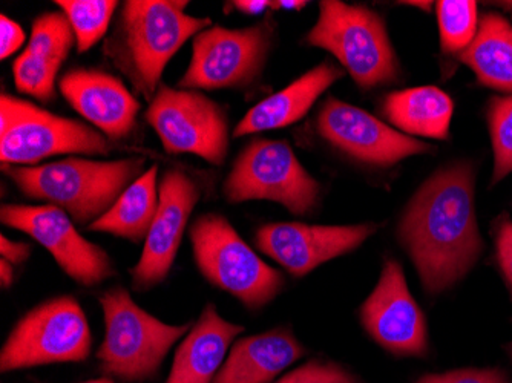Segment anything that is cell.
Listing matches in <instances>:
<instances>
[{
    "label": "cell",
    "instance_id": "cell-1",
    "mask_svg": "<svg viewBox=\"0 0 512 383\" xmlns=\"http://www.w3.org/2000/svg\"><path fill=\"white\" fill-rule=\"evenodd\" d=\"M428 293H442L467 275L483 250L468 163L444 167L414 195L399 227Z\"/></svg>",
    "mask_w": 512,
    "mask_h": 383
},
{
    "label": "cell",
    "instance_id": "cell-2",
    "mask_svg": "<svg viewBox=\"0 0 512 383\" xmlns=\"http://www.w3.org/2000/svg\"><path fill=\"white\" fill-rule=\"evenodd\" d=\"M189 2L128 0L103 45L105 56L149 103L161 77L184 43L211 28L207 17L189 16Z\"/></svg>",
    "mask_w": 512,
    "mask_h": 383
},
{
    "label": "cell",
    "instance_id": "cell-3",
    "mask_svg": "<svg viewBox=\"0 0 512 383\" xmlns=\"http://www.w3.org/2000/svg\"><path fill=\"white\" fill-rule=\"evenodd\" d=\"M145 158L94 161L65 158L37 166H2L25 197L60 207L80 226L103 217L142 177Z\"/></svg>",
    "mask_w": 512,
    "mask_h": 383
},
{
    "label": "cell",
    "instance_id": "cell-4",
    "mask_svg": "<svg viewBox=\"0 0 512 383\" xmlns=\"http://www.w3.org/2000/svg\"><path fill=\"white\" fill-rule=\"evenodd\" d=\"M105 339L97 350L105 377L140 383L154 379L171 348L191 325H171L135 304L128 290L114 287L100 296Z\"/></svg>",
    "mask_w": 512,
    "mask_h": 383
},
{
    "label": "cell",
    "instance_id": "cell-5",
    "mask_svg": "<svg viewBox=\"0 0 512 383\" xmlns=\"http://www.w3.org/2000/svg\"><path fill=\"white\" fill-rule=\"evenodd\" d=\"M189 236L203 278L250 311H260L283 292V273L256 255L223 215H201L192 224Z\"/></svg>",
    "mask_w": 512,
    "mask_h": 383
},
{
    "label": "cell",
    "instance_id": "cell-6",
    "mask_svg": "<svg viewBox=\"0 0 512 383\" xmlns=\"http://www.w3.org/2000/svg\"><path fill=\"white\" fill-rule=\"evenodd\" d=\"M306 42L329 51L362 89L388 85L398 77V62L378 14L338 0H322Z\"/></svg>",
    "mask_w": 512,
    "mask_h": 383
},
{
    "label": "cell",
    "instance_id": "cell-7",
    "mask_svg": "<svg viewBox=\"0 0 512 383\" xmlns=\"http://www.w3.org/2000/svg\"><path fill=\"white\" fill-rule=\"evenodd\" d=\"M111 151V140L94 126L51 114L34 103L2 92V166H37L54 155H109Z\"/></svg>",
    "mask_w": 512,
    "mask_h": 383
},
{
    "label": "cell",
    "instance_id": "cell-8",
    "mask_svg": "<svg viewBox=\"0 0 512 383\" xmlns=\"http://www.w3.org/2000/svg\"><path fill=\"white\" fill-rule=\"evenodd\" d=\"M92 334L82 305L74 296L48 299L14 325L0 351V371L88 361Z\"/></svg>",
    "mask_w": 512,
    "mask_h": 383
},
{
    "label": "cell",
    "instance_id": "cell-9",
    "mask_svg": "<svg viewBox=\"0 0 512 383\" xmlns=\"http://www.w3.org/2000/svg\"><path fill=\"white\" fill-rule=\"evenodd\" d=\"M223 192L229 203L273 201L306 217L318 206L321 186L299 163L289 143L260 138L238 155Z\"/></svg>",
    "mask_w": 512,
    "mask_h": 383
},
{
    "label": "cell",
    "instance_id": "cell-10",
    "mask_svg": "<svg viewBox=\"0 0 512 383\" xmlns=\"http://www.w3.org/2000/svg\"><path fill=\"white\" fill-rule=\"evenodd\" d=\"M169 154H191L223 166L229 151L226 111L194 89L169 88L161 83L145 114Z\"/></svg>",
    "mask_w": 512,
    "mask_h": 383
},
{
    "label": "cell",
    "instance_id": "cell-11",
    "mask_svg": "<svg viewBox=\"0 0 512 383\" xmlns=\"http://www.w3.org/2000/svg\"><path fill=\"white\" fill-rule=\"evenodd\" d=\"M272 36L273 27L267 20L255 27L201 31L192 43L191 63L177 88L215 91L250 85L266 65Z\"/></svg>",
    "mask_w": 512,
    "mask_h": 383
},
{
    "label": "cell",
    "instance_id": "cell-12",
    "mask_svg": "<svg viewBox=\"0 0 512 383\" xmlns=\"http://www.w3.org/2000/svg\"><path fill=\"white\" fill-rule=\"evenodd\" d=\"M0 221L36 239L53 255L57 266L83 287H96L115 275L111 256L83 238L74 221L60 207L4 204Z\"/></svg>",
    "mask_w": 512,
    "mask_h": 383
},
{
    "label": "cell",
    "instance_id": "cell-13",
    "mask_svg": "<svg viewBox=\"0 0 512 383\" xmlns=\"http://www.w3.org/2000/svg\"><path fill=\"white\" fill-rule=\"evenodd\" d=\"M200 197V186L186 172L171 169L163 175L158 186L157 215L142 256L131 270L134 290L146 292L168 278Z\"/></svg>",
    "mask_w": 512,
    "mask_h": 383
},
{
    "label": "cell",
    "instance_id": "cell-14",
    "mask_svg": "<svg viewBox=\"0 0 512 383\" xmlns=\"http://www.w3.org/2000/svg\"><path fill=\"white\" fill-rule=\"evenodd\" d=\"M316 128L330 145L371 166H393L404 158L431 151L424 141L394 131L375 115L335 97L322 106Z\"/></svg>",
    "mask_w": 512,
    "mask_h": 383
},
{
    "label": "cell",
    "instance_id": "cell-15",
    "mask_svg": "<svg viewBox=\"0 0 512 383\" xmlns=\"http://www.w3.org/2000/svg\"><path fill=\"white\" fill-rule=\"evenodd\" d=\"M361 322L371 338L396 356L422 357L428 351L424 313L408 290L401 264L385 262L376 289L361 307Z\"/></svg>",
    "mask_w": 512,
    "mask_h": 383
},
{
    "label": "cell",
    "instance_id": "cell-16",
    "mask_svg": "<svg viewBox=\"0 0 512 383\" xmlns=\"http://www.w3.org/2000/svg\"><path fill=\"white\" fill-rule=\"evenodd\" d=\"M376 224L312 226L302 223L264 224L255 233V244L296 278L309 275L325 262L358 249Z\"/></svg>",
    "mask_w": 512,
    "mask_h": 383
},
{
    "label": "cell",
    "instance_id": "cell-17",
    "mask_svg": "<svg viewBox=\"0 0 512 383\" xmlns=\"http://www.w3.org/2000/svg\"><path fill=\"white\" fill-rule=\"evenodd\" d=\"M59 89L66 102L111 141L129 137L137 126L140 102L122 80L103 69H71L60 77Z\"/></svg>",
    "mask_w": 512,
    "mask_h": 383
},
{
    "label": "cell",
    "instance_id": "cell-18",
    "mask_svg": "<svg viewBox=\"0 0 512 383\" xmlns=\"http://www.w3.org/2000/svg\"><path fill=\"white\" fill-rule=\"evenodd\" d=\"M76 43V34L63 13L40 14L33 22L30 42L14 62L17 91L42 103L56 99V80Z\"/></svg>",
    "mask_w": 512,
    "mask_h": 383
},
{
    "label": "cell",
    "instance_id": "cell-19",
    "mask_svg": "<svg viewBox=\"0 0 512 383\" xmlns=\"http://www.w3.org/2000/svg\"><path fill=\"white\" fill-rule=\"evenodd\" d=\"M243 331L241 325L221 318L214 304H207L177 348L165 383H214L230 345Z\"/></svg>",
    "mask_w": 512,
    "mask_h": 383
},
{
    "label": "cell",
    "instance_id": "cell-20",
    "mask_svg": "<svg viewBox=\"0 0 512 383\" xmlns=\"http://www.w3.org/2000/svg\"><path fill=\"white\" fill-rule=\"evenodd\" d=\"M344 76V69L332 62H322L309 73L290 83L283 91L270 95L253 106L234 129V137L258 134V132L283 129L306 117L316 100L336 80Z\"/></svg>",
    "mask_w": 512,
    "mask_h": 383
},
{
    "label": "cell",
    "instance_id": "cell-21",
    "mask_svg": "<svg viewBox=\"0 0 512 383\" xmlns=\"http://www.w3.org/2000/svg\"><path fill=\"white\" fill-rule=\"evenodd\" d=\"M307 350L289 328H275L235 342L214 383H270Z\"/></svg>",
    "mask_w": 512,
    "mask_h": 383
},
{
    "label": "cell",
    "instance_id": "cell-22",
    "mask_svg": "<svg viewBox=\"0 0 512 383\" xmlns=\"http://www.w3.org/2000/svg\"><path fill=\"white\" fill-rule=\"evenodd\" d=\"M384 112L396 128L411 135L447 140L454 103L434 86L405 89L387 95Z\"/></svg>",
    "mask_w": 512,
    "mask_h": 383
},
{
    "label": "cell",
    "instance_id": "cell-23",
    "mask_svg": "<svg viewBox=\"0 0 512 383\" xmlns=\"http://www.w3.org/2000/svg\"><path fill=\"white\" fill-rule=\"evenodd\" d=\"M482 85L512 92V25L500 14H485L473 43L460 54Z\"/></svg>",
    "mask_w": 512,
    "mask_h": 383
},
{
    "label": "cell",
    "instance_id": "cell-24",
    "mask_svg": "<svg viewBox=\"0 0 512 383\" xmlns=\"http://www.w3.org/2000/svg\"><path fill=\"white\" fill-rule=\"evenodd\" d=\"M157 175L158 166L154 164L123 192L103 217L86 229L111 233L134 244L146 241L158 210Z\"/></svg>",
    "mask_w": 512,
    "mask_h": 383
},
{
    "label": "cell",
    "instance_id": "cell-25",
    "mask_svg": "<svg viewBox=\"0 0 512 383\" xmlns=\"http://www.w3.org/2000/svg\"><path fill=\"white\" fill-rule=\"evenodd\" d=\"M76 34L77 51L91 50L108 33L112 17L119 8L117 0H57Z\"/></svg>",
    "mask_w": 512,
    "mask_h": 383
},
{
    "label": "cell",
    "instance_id": "cell-26",
    "mask_svg": "<svg viewBox=\"0 0 512 383\" xmlns=\"http://www.w3.org/2000/svg\"><path fill=\"white\" fill-rule=\"evenodd\" d=\"M440 45L447 54H462L479 30L477 4L471 0H440L436 4Z\"/></svg>",
    "mask_w": 512,
    "mask_h": 383
},
{
    "label": "cell",
    "instance_id": "cell-27",
    "mask_svg": "<svg viewBox=\"0 0 512 383\" xmlns=\"http://www.w3.org/2000/svg\"><path fill=\"white\" fill-rule=\"evenodd\" d=\"M488 123L494 149L493 183H499L512 172V95L491 99Z\"/></svg>",
    "mask_w": 512,
    "mask_h": 383
},
{
    "label": "cell",
    "instance_id": "cell-28",
    "mask_svg": "<svg viewBox=\"0 0 512 383\" xmlns=\"http://www.w3.org/2000/svg\"><path fill=\"white\" fill-rule=\"evenodd\" d=\"M275 383H364L355 373L325 359H312Z\"/></svg>",
    "mask_w": 512,
    "mask_h": 383
},
{
    "label": "cell",
    "instance_id": "cell-29",
    "mask_svg": "<svg viewBox=\"0 0 512 383\" xmlns=\"http://www.w3.org/2000/svg\"><path fill=\"white\" fill-rule=\"evenodd\" d=\"M416 383H511L500 370H457L444 374H427Z\"/></svg>",
    "mask_w": 512,
    "mask_h": 383
},
{
    "label": "cell",
    "instance_id": "cell-30",
    "mask_svg": "<svg viewBox=\"0 0 512 383\" xmlns=\"http://www.w3.org/2000/svg\"><path fill=\"white\" fill-rule=\"evenodd\" d=\"M496 250L500 270H502L503 278H505L512 296V223L508 217H503L497 223Z\"/></svg>",
    "mask_w": 512,
    "mask_h": 383
},
{
    "label": "cell",
    "instance_id": "cell-31",
    "mask_svg": "<svg viewBox=\"0 0 512 383\" xmlns=\"http://www.w3.org/2000/svg\"><path fill=\"white\" fill-rule=\"evenodd\" d=\"M0 40H2V43H0V59L5 60L22 48L27 36H25V31L19 23L14 22L10 17L2 16L0 17Z\"/></svg>",
    "mask_w": 512,
    "mask_h": 383
},
{
    "label": "cell",
    "instance_id": "cell-32",
    "mask_svg": "<svg viewBox=\"0 0 512 383\" xmlns=\"http://www.w3.org/2000/svg\"><path fill=\"white\" fill-rule=\"evenodd\" d=\"M0 255L2 259H7L13 266H20L27 262L31 256V246L20 241H11L7 236H0Z\"/></svg>",
    "mask_w": 512,
    "mask_h": 383
},
{
    "label": "cell",
    "instance_id": "cell-33",
    "mask_svg": "<svg viewBox=\"0 0 512 383\" xmlns=\"http://www.w3.org/2000/svg\"><path fill=\"white\" fill-rule=\"evenodd\" d=\"M230 5H234L241 13L250 14V16L263 13L267 8H272V2H266V0H240V2H232Z\"/></svg>",
    "mask_w": 512,
    "mask_h": 383
},
{
    "label": "cell",
    "instance_id": "cell-34",
    "mask_svg": "<svg viewBox=\"0 0 512 383\" xmlns=\"http://www.w3.org/2000/svg\"><path fill=\"white\" fill-rule=\"evenodd\" d=\"M13 282V264H10L7 259H2V261H0V285H2V289H10Z\"/></svg>",
    "mask_w": 512,
    "mask_h": 383
},
{
    "label": "cell",
    "instance_id": "cell-35",
    "mask_svg": "<svg viewBox=\"0 0 512 383\" xmlns=\"http://www.w3.org/2000/svg\"><path fill=\"white\" fill-rule=\"evenodd\" d=\"M307 2H301V0H292V2H286V0H281V2H272V8H276V10H301V8L306 7Z\"/></svg>",
    "mask_w": 512,
    "mask_h": 383
},
{
    "label": "cell",
    "instance_id": "cell-36",
    "mask_svg": "<svg viewBox=\"0 0 512 383\" xmlns=\"http://www.w3.org/2000/svg\"><path fill=\"white\" fill-rule=\"evenodd\" d=\"M82 383H115V382H114V380L111 379V377H102V379L88 380V382H82Z\"/></svg>",
    "mask_w": 512,
    "mask_h": 383
},
{
    "label": "cell",
    "instance_id": "cell-37",
    "mask_svg": "<svg viewBox=\"0 0 512 383\" xmlns=\"http://www.w3.org/2000/svg\"><path fill=\"white\" fill-rule=\"evenodd\" d=\"M509 353H511V357H512V345H511V347H509Z\"/></svg>",
    "mask_w": 512,
    "mask_h": 383
}]
</instances>
